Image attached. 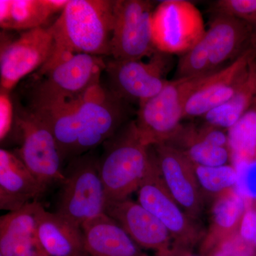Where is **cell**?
Listing matches in <instances>:
<instances>
[{
    "label": "cell",
    "instance_id": "cell-21",
    "mask_svg": "<svg viewBox=\"0 0 256 256\" xmlns=\"http://www.w3.org/2000/svg\"><path fill=\"white\" fill-rule=\"evenodd\" d=\"M69 0H1L0 26L4 30L28 31L45 28L50 18L62 12Z\"/></svg>",
    "mask_w": 256,
    "mask_h": 256
},
{
    "label": "cell",
    "instance_id": "cell-13",
    "mask_svg": "<svg viewBox=\"0 0 256 256\" xmlns=\"http://www.w3.org/2000/svg\"><path fill=\"white\" fill-rule=\"evenodd\" d=\"M53 45L50 26L22 32L11 40L1 35L0 90L11 92L20 80L41 68L50 58Z\"/></svg>",
    "mask_w": 256,
    "mask_h": 256
},
{
    "label": "cell",
    "instance_id": "cell-14",
    "mask_svg": "<svg viewBox=\"0 0 256 256\" xmlns=\"http://www.w3.org/2000/svg\"><path fill=\"white\" fill-rule=\"evenodd\" d=\"M152 148L168 191L186 214L197 220L204 210V200L193 163L183 152L168 143H160Z\"/></svg>",
    "mask_w": 256,
    "mask_h": 256
},
{
    "label": "cell",
    "instance_id": "cell-2",
    "mask_svg": "<svg viewBox=\"0 0 256 256\" xmlns=\"http://www.w3.org/2000/svg\"><path fill=\"white\" fill-rule=\"evenodd\" d=\"M114 0H69L50 26L53 50L40 70L50 68L76 54L110 56Z\"/></svg>",
    "mask_w": 256,
    "mask_h": 256
},
{
    "label": "cell",
    "instance_id": "cell-34",
    "mask_svg": "<svg viewBox=\"0 0 256 256\" xmlns=\"http://www.w3.org/2000/svg\"><path fill=\"white\" fill-rule=\"evenodd\" d=\"M0 256H2V255H0Z\"/></svg>",
    "mask_w": 256,
    "mask_h": 256
},
{
    "label": "cell",
    "instance_id": "cell-5",
    "mask_svg": "<svg viewBox=\"0 0 256 256\" xmlns=\"http://www.w3.org/2000/svg\"><path fill=\"white\" fill-rule=\"evenodd\" d=\"M55 213L76 226L106 214L105 188L98 159L88 154L70 160L64 171Z\"/></svg>",
    "mask_w": 256,
    "mask_h": 256
},
{
    "label": "cell",
    "instance_id": "cell-25",
    "mask_svg": "<svg viewBox=\"0 0 256 256\" xmlns=\"http://www.w3.org/2000/svg\"><path fill=\"white\" fill-rule=\"evenodd\" d=\"M194 168L202 192L216 197L235 188L237 172L233 165L205 166L194 164Z\"/></svg>",
    "mask_w": 256,
    "mask_h": 256
},
{
    "label": "cell",
    "instance_id": "cell-16",
    "mask_svg": "<svg viewBox=\"0 0 256 256\" xmlns=\"http://www.w3.org/2000/svg\"><path fill=\"white\" fill-rule=\"evenodd\" d=\"M106 214L119 224L140 247L154 250L156 254L172 245L168 229L138 202L128 198L108 202Z\"/></svg>",
    "mask_w": 256,
    "mask_h": 256
},
{
    "label": "cell",
    "instance_id": "cell-23",
    "mask_svg": "<svg viewBox=\"0 0 256 256\" xmlns=\"http://www.w3.org/2000/svg\"><path fill=\"white\" fill-rule=\"evenodd\" d=\"M256 102V57L249 64L245 80L235 95L224 105L204 116L206 124L220 128L234 127Z\"/></svg>",
    "mask_w": 256,
    "mask_h": 256
},
{
    "label": "cell",
    "instance_id": "cell-8",
    "mask_svg": "<svg viewBox=\"0 0 256 256\" xmlns=\"http://www.w3.org/2000/svg\"><path fill=\"white\" fill-rule=\"evenodd\" d=\"M15 124L22 144L14 152L24 164L46 190L54 184L63 182L64 160L48 124L26 108L15 112Z\"/></svg>",
    "mask_w": 256,
    "mask_h": 256
},
{
    "label": "cell",
    "instance_id": "cell-26",
    "mask_svg": "<svg viewBox=\"0 0 256 256\" xmlns=\"http://www.w3.org/2000/svg\"><path fill=\"white\" fill-rule=\"evenodd\" d=\"M202 256H256V248L236 233L206 247L200 248Z\"/></svg>",
    "mask_w": 256,
    "mask_h": 256
},
{
    "label": "cell",
    "instance_id": "cell-33",
    "mask_svg": "<svg viewBox=\"0 0 256 256\" xmlns=\"http://www.w3.org/2000/svg\"><path fill=\"white\" fill-rule=\"evenodd\" d=\"M90 256V255H89V254H86V255H85V256Z\"/></svg>",
    "mask_w": 256,
    "mask_h": 256
},
{
    "label": "cell",
    "instance_id": "cell-15",
    "mask_svg": "<svg viewBox=\"0 0 256 256\" xmlns=\"http://www.w3.org/2000/svg\"><path fill=\"white\" fill-rule=\"evenodd\" d=\"M256 57L252 47L244 50L230 65L210 74L188 98L184 118L205 116L228 102L245 80L249 64Z\"/></svg>",
    "mask_w": 256,
    "mask_h": 256
},
{
    "label": "cell",
    "instance_id": "cell-31",
    "mask_svg": "<svg viewBox=\"0 0 256 256\" xmlns=\"http://www.w3.org/2000/svg\"><path fill=\"white\" fill-rule=\"evenodd\" d=\"M156 256H202L194 254L193 250L172 244L168 250L156 254Z\"/></svg>",
    "mask_w": 256,
    "mask_h": 256
},
{
    "label": "cell",
    "instance_id": "cell-12",
    "mask_svg": "<svg viewBox=\"0 0 256 256\" xmlns=\"http://www.w3.org/2000/svg\"><path fill=\"white\" fill-rule=\"evenodd\" d=\"M152 2L114 0L110 56L116 60H142L158 52L152 35Z\"/></svg>",
    "mask_w": 256,
    "mask_h": 256
},
{
    "label": "cell",
    "instance_id": "cell-29",
    "mask_svg": "<svg viewBox=\"0 0 256 256\" xmlns=\"http://www.w3.org/2000/svg\"><path fill=\"white\" fill-rule=\"evenodd\" d=\"M15 124V112L10 92L0 90V140L10 136Z\"/></svg>",
    "mask_w": 256,
    "mask_h": 256
},
{
    "label": "cell",
    "instance_id": "cell-11",
    "mask_svg": "<svg viewBox=\"0 0 256 256\" xmlns=\"http://www.w3.org/2000/svg\"><path fill=\"white\" fill-rule=\"evenodd\" d=\"M137 195L138 202L168 229L172 244L193 250L198 242H202L206 234L168 191L160 176L154 153L150 168L138 188Z\"/></svg>",
    "mask_w": 256,
    "mask_h": 256
},
{
    "label": "cell",
    "instance_id": "cell-4",
    "mask_svg": "<svg viewBox=\"0 0 256 256\" xmlns=\"http://www.w3.org/2000/svg\"><path fill=\"white\" fill-rule=\"evenodd\" d=\"M102 56L76 54L44 70H37L26 86L28 106L36 110L74 100L100 84Z\"/></svg>",
    "mask_w": 256,
    "mask_h": 256
},
{
    "label": "cell",
    "instance_id": "cell-1",
    "mask_svg": "<svg viewBox=\"0 0 256 256\" xmlns=\"http://www.w3.org/2000/svg\"><path fill=\"white\" fill-rule=\"evenodd\" d=\"M126 102L98 84L78 98L30 110L54 134L62 159H73L94 149L124 124Z\"/></svg>",
    "mask_w": 256,
    "mask_h": 256
},
{
    "label": "cell",
    "instance_id": "cell-10",
    "mask_svg": "<svg viewBox=\"0 0 256 256\" xmlns=\"http://www.w3.org/2000/svg\"><path fill=\"white\" fill-rule=\"evenodd\" d=\"M151 26L156 50L168 55L188 53L206 32L202 13L186 0L160 2L153 11Z\"/></svg>",
    "mask_w": 256,
    "mask_h": 256
},
{
    "label": "cell",
    "instance_id": "cell-3",
    "mask_svg": "<svg viewBox=\"0 0 256 256\" xmlns=\"http://www.w3.org/2000/svg\"><path fill=\"white\" fill-rule=\"evenodd\" d=\"M102 144L98 169L108 202L130 198L150 168L152 146L143 142L134 121L124 124Z\"/></svg>",
    "mask_w": 256,
    "mask_h": 256
},
{
    "label": "cell",
    "instance_id": "cell-18",
    "mask_svg": "<svg viewBox=\"0 0 256 256\" xmlns=\"http://www.w3.org/2000/svg\"><path fill=\"white\" fill-rule=\"evenodd\" d=\"M31 202L0 218V255L48 256L36 235L37 210L40 205Z\"/></svg>",
    "mask_w": 256,
    "mask_h": 256
},
{
    "label": "cell",
    "instance_id": "cell-28",
    "mask_svg": "<svg viewBox=\"0 0 256 256\" xmlns=\"http://www.w3.org/2000/svg\"><path fill=\"white\" fill-rule=\"evenodd\" d=\"M237 180L235 190L244 198H256V160L246 162L235 168Z\"/></svg>",
    "mask_w": 256,
    "mask_h": 256
},
{
    "label": "cell",
    "instance_id": "cell-32",
    "mask_svg": "<svg viewBox=\"0 0 256 256\" xmlns=\"http://www.w3.org/2000/svg\"><path fill=\"white\" fill-rule=\"evenodd\" d=\"M252 26V34H250L249 43H250V47H252V50L256 52V24Z\"/></svg>",
    "mask_w": 256,
    "mask_h": 256
},
{
    "label": "cell",
    "instance_id": "cell-7",
    "mask_svg": "<svg viewBox=\"0 0 256 256\" xmlns=\"http://www.w3.org/2000/svg\"><path fill=\"white\" fill-rule=\"evenodd\" d=\"M210 75L175 78L158 95L140 104L134 122L146 146L168 142L174 136L188 98Z\"/></svg>",
    "mask_w": 256,
    "mask_h": 256
},
{
    "label": "cell",
    "instance_id": "cell-9",
    "mask_svg": "<svg viewBox=\"0 0 256 256\" xmlns=\"http://www.w3.org/2000/svg\"><path fill=\"white\" fill-rule=\"evenodd\" d=\"M108 90L124 102L142 104L158 95L168 84L166 74L171 66L170 55L156 52L146 62L142 60H106Z\"/></svg>",
    "mask_w": 256,
    "mask_h": 256
},
{
    "label": "cell",
    "instance_id": "cell-20",
    "mask_svg": "<svg viewBox=\"0 0 256 256\" xmlns=\"http://www.w3.org/2000/svg\"><path fill=\"white\" fill-rule=\"evenodd\" d=\"M90 256H150L108 216H99L82 226Z\"/></svg>",
    "mask_w": 256,
    "mask_h": 256
},
{
    "label": "cell",
    "instance_id": "cell-17",
    "mask_svg": "<svg viewBox=\"0 0 256 256\" xmlns=\"http://www.w3.org/2000/svg\"><path fill=\"white\" fill-rule=\"evenodd\" d=\"M46 191L14 152L0 150V208L14 212Z\"/></svg>",
    "mask_w": 256,
    "mask_h": 256
},
{
    "label": "cell",
    "instance_id": "cell-19",
    "mask_svg": "<svg viewBox=\"0 0 256 256\" xmlns=\"http://www.w3.org/2000/svg\"><path fill=\"white\" fill-rule=\"evenodd\" d=\"M36 235L48 256H84L88 252L82 228L56 213L47 212L42 204L37 210Z\"/></svg>",
    "mask_w": 256,
    "mask_h": 256
},
{
    "label": "cell",
    "instance_id": "cell-27",
    "mask_svg": "<svg viewBox=\"0 0 256 256\" xmlns=\"http://www.w3.org/2000/svg\"><path fill=\"white\" fill-rule=\"evenodd\" d=\"M215 16L242 20L254 26L256 24V0H218L214 3Z\"/></svg>",
    "mask_w": 256,
    "mask_h": 256
},
{
    "label": "cell",
    "instance_id": "cell-24",
    "mask_svg": "<svg viewBox=\"0 0 256 256\" xmlns=\"http://www.w3.org/2000/svg\"><path fill=\"white\" fill-rule=\"evenodd\" d=\"M228 148L234 168L254 160L256 154V117L246 114L229 130Z\"/></svg>",
    "mask_w": 256,
    "mask_h": 256
},
{
    "label": "cell",
    "instance_id": "cell-30",
    "mask_svg": "<svg viewBox=\"0 0 256 256\" xmlns=\"http://www.w3.org/2000/svg\"><path fill=\"white\" fill-rule=\"evenodd\" d=\"M239 234L248 244L256 248V210L246 208L242 216Z\"/></svg>",
    "mask_w": 256,
    "mask_h": 256
},
{
    "label": "cell",
    "instance_id": "cell-6",
    "mask_svg": "<svg viewBox=\"0 0 256 256\" xmlns=\"http://www.w3.org/2000/svg\"><path fill=\"white\" fill-rule=\"evenodd\" d=\"M252 26L237 18L215 16L200 42L182 56L176 78L208 75L220 70L226 62L242 53L250 41Z\"/></svg>",
    "mask_w": 256,
    "mask_h": 256
},
{
    "label": "cell",
    "instance_id": "cell-22",
    "mask_svg": "<svg viewBox=\"0 0 256 256\" xmlns=\"http://www.w3.org/2000/svg\"><path fill=\"white\" fill-rule=\"evenodd\" d=\"M245 200L235 188L216 197L212 208V224L208 233L202 239L200 248L208 246L238 233L242 216L246 210Z\"/></svg>",
    "mask_w": 256,
    "mask_h": 256
}]
</instances>
